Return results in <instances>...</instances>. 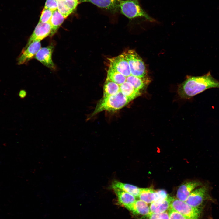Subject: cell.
Wrapping results in <instances>:
<instances>
[{
  "label": "cell",
  "mask_w": 219,
  "mask_h": 219,
  "mask_svg": "<svg viewBox=\"0 0 219 219\" xmlns=\"http://www.w3.org/2000/svg\"><path fill=\"white\" fill-rule=\"evenodd\" d=\"M212 88H219V81L214 78L209 71L201 76L188 78L179 85L178 92L181 97L189 99Z\"/></svg>",
  "instance_id": "1"
},
{
  "label": "cell",
  "mask_w": 219,
  "mask_h": 219,
  "mask_svg": "<svg viewBox=\"0 0 219 219\" xmlns=\"http://www.w3.org/2000/svg\"><path fill=\"white\" fill-rule=\"evenodd\" d=\"M130 101L120 91L117 93L103 98L97 103L90 118L103 111H115L127 105Z\"/></svg>",
  "instance_id": "2"
},
{
  "label": "cell",
  "mask_w": 219,
  "mask_h": 219,
  "mask_svg": "<svg viewBox=\"0 0 219 219\" xmlns=\"http://www.w3.org/2000/svg\"><path fill=\"white\" fill-rule=\"evenodd\" d=\"M120 11L130 19L141 17L150 21H155L142 8L139 0H120Z\"/></svg>",
  "instance_id": "3"
},
{
  "label": "cell",
  "mask_w": 219,
  "mask_h": 219,
  "mask_svg": "<svg viewBox=\"0 0 219 219\" xmlns=\"http://www.w3.org/2000/svg\"><path fill=\"white\" fill-rule=\"evenodd\" d=\"M129 65L131 75L139 77H144L147 74V70L141 58L133 50L123 53Z\"/></svg>",
  "instance_id": "4"
},
{
  "label": "cell",
  "mask_w": 219,
  "mask_h": 219,
  "mask_svg": "<svg viewBox=\"0 0 219 219\" xmlns=\"http://www.w3.org/2000/svg\"><path fill=\"white\" fill-rule=\"evenodd\" d=\"M170 208L178 212L188 219H199L202 210L193 207L178 199L172 198Z\"/></svg>",
  "instance_id": "5"
},
{
  "label": "cell",
  "mask_w": 219,
  "mask_h": 219,
  "mask_svg": "<svg viewBox=\"0 0 219 219\" xmlns=\"http://www.w3.org/2000/svg\"><path fill=\"white\" fill-rule=\"evenodd\" d=\"M210 198L208 187L204 185L193 191L185 202L193 207L200 208L204 202Z\"/></svg>",
  "instance_id": "6"
},
{
  "label": "cell",
  "mask_w": 219,
  "mask_h": 219,
  "mask_svg": "<svg viewBox=\"0 0 219 219\" xmlns=\"http://www.w3.org/2000/svg\"><path fill=\"white\" fill-rule=\"evenodd\" d=\"M51 30V26L50 23L39 22L30 37L26 46L34 42H40L50 35Z\"/></svg>",
  "instance_id": "7"
},
{
  "label": "cell",
  "mask_w": 219,
  "mask_h": 219,
  "mask_svg": "<svg viewBox=\"0 0 219 219\" xmlns=\"http://www.w3.org/2000/svg\"><path fill=\"white\" fill-rule=\"evenodd\" d=\"M108 59L109 61V67L126 77L131 75L128 63L123 53L117 56Z\"/></svg>",
  "instance_id": "8"
},
{
  "label": "cell",
  "mask_w": 219,
  "mask_h": 219,
  "mask_svg": "<svg viewBox=\"0 0 219 219\" xmlns=\"http://www.w3.org/2000/svg\"><path fill=\"white\" fill-rule=\"evenodd\" d=\"M40 42L35 41L25 46L23 49L17 59V64L21 65L26 63L35 57L36 54L41 48Z\"/></svg>",
  "instance_id": "9"
},
{
  "label": "cell",
  "mask_w": 219,
  "mask_h": 219,
  "mask_svg": "<svg viewBox=\"0 0 219 219\" xmlns=\"http://www.w3.org/2000/svg\"><path fill=\"white\" fill-rule=\"evenodd\" d=\"M53 47L49 45L41 48L36 54L35 58L46 67L52 69L55 68L52 55Z\"/></svg>",
  "instance_id": "10"
},
{
  "label": "cell",
  "mask_w": 219,
  "mask_h": 219,
  "mask_svg": "<svg viewBox=\"0 0 219 219\" xmlns=\"http://www.w3.org/2000/svg\"><path fill=\"white\" fill-rule=\"evenodd\" d=\"M120 0H80L79 3L89 2L99 8L115 13L120 11Z\"/></svg>",
  "instance_id": "11"
},
{
  "label": "cell",
  "mask_w": 219,
  "mask_h": 219,
  "mask_svg": "<svg viewBox=\"0 0 219 219\" xmlns=\"http://www.w3.org/2000/svg\"><path fill=\"white\" fill-rule=\"evenodd\" d=\"M202 185V183L197 181H191L183 183L177 190L176 194L177 199L185 201L188 196L195 188Z\"/></svg>",
  "instance_id": "12"
},
{
  "label": "cell",
  "mask_w": 219,
  "mask_h": 219,
  "mask_svg": "<svg viewBox=\"0 0 219 219\" xmlns=\"http://www.w3.org/2000/svg\"><path fill=\"white\" fill-rule=\"evenodd\" d=\"M59 12L66 18L72 13L79 3L77 0H57Z\"/></svg>",
  "instance_id": "13"
},
{
  "label": "cell",
  "mask_w": 219,
  "mask_h": 219,
  "mask_svg": "<svg viewBox=\"0 0 219 219\" xmlns=\"http://www.w3.org/2000/svg\"><path fill=\"white\" fill-rule=\"evenodd\" d=\"M116 194L120 204L129 210L136 201L132 195L118 188L113 189Z\"/></svg>",
  "instance_id": "14"
},
{
  "label": "cell",
  "mask_w": 219,
  "mask_h": 219,
  "mask_svg": "<svg viewBox=\"0 0 219 219\" xmlns=\"http://www.w3.org/2000/svg\"><path fill=\"white\" fill-rule=\"evenodd\" d=\"M129 210L134 214L143 218L148 217L151 214L148 204L140 200H136Z\"/></svg>",
  "instance_id": "15"
},
{
  "label": "cell",
  "mask_w": 219,
  "mask_h": 219,
  "mask_svg": "<svg viewBox=\"0 0 219 219\" xmlns=\"http://www.w3.org/2000/svg\"><path fill=\"white\" fill-rule=\"evenodd\" d=\"M172 198L168 196L164 200L151 203L149 207L151 213L160 214L166 212L170 208Z\"/></svg>",
  "instance_id": "16"
},
{
  "label": "cell",
  "mask_w": 219,
  "mask_h": 219,
  "mask_svg": "<svg viewBox=\"0 0 219 219\" xmlns=\"http://www.w3.org/2000/svg\"><path fill=\"white\" fill-rule=\"evenodd\" d=\"M120 91L130 101L141 95L140 90L135 88L130 82L126 81L120 85Z\"/></svg>",
  "instance_id": "17"
},
{
  "label": "cell",
  "mask_w": 219,
  "mask_h": 219,
  "mask_svg": "<svg viewBox=\"0 0 219 219\" xmlns=\"http://www.w3.org/2000/svg\"><path fill=\"white\" fill-rule=\"evenodd\" d=\"M111 186L113 189H119L132 195L136 197H138L140 193V188L132 185L123 183L117 181L113 182Z\"/></svg>",
  "instance_id": "18"
},
{
  "label": "cell",
  "mask_w": 219,
  "mask_h": 219,
  "mask_svg": "<svg viewBox=\"0 0 219 219\" xmlns=\"http://www.w3.org/2000/svg\"><path fill=\"white\" fill-rule=\"evenodd\" d=\"M65 19L57 9L53 11L50 22L51 26L50 36H52L55 33Z\"/></svg>",
  "instance_id": "19"
},
{
  "label": "cell",
  "mask_w": 219,
  "mask_h": 219,
  "mask_svg": "<svg viewBox=\"0 0 219 219\" xmlns=\"http://www.w3.org/2000/svg\"><path fill=\"white\" fill-rule=\"evenodd\" d=\"M120 91V85L107 78L103 86V97L115 95Z\"/></svg>",
  "instance_id": "20"
},
{
  "label": "cell",
  "mask_w": 219,
  "mask_h": 219,
  "mask_svg": "<svg viewBox=\"0 0 219 219\" xmlns=\"http://www.w3.org/2000/svg\"><path fill=\"white\" fill-rule=\"evenodd\" d=\"M155 190L151 187L140 188L138 197L147 204L151 203L155 201Z\"/></svg>",
  "instance_id": "21"
},
{
  "label": "cell",
  "mask_w": 219,
  "mask_h": 219,
  "mask_svg": "<svg viewBox=\"0 0 219 219\" xmlns=\"http://www.w3.org/2000/svg\"><path fill=\"white\" fill-rule=\"evenodd\" d=\"M145 77H139L131 75L127 77L126 81L130 82L135 88L140 90L145 88L148 83L149 80Z\"/></svg>",
  "instance_id": "22"
},
{
  "label": "cell",
  "mask_w": 219,
  "mask_h": 219,
  "mask_svg": "<svg viewBox=\"0 0 219 219\" xmlns=\"http://www.w3.org/2000/svg\"><path fill=\"white\" fill-rule=\"evenodd\" d=\"M107 78L120 85L126 81L127 78L126 77L109 66L107 71Z\"/></svg>",
  "instance_id": "23"
},
{
  "label": "cell",
  "mask_w": 219,
  "mask_h": 219,
  "mask_svg": "<svg viewBox=\"0 0 219 219\" xmlns=\"http://www.w3.org/2000/svg\"><path fill=\"white\" fill-rule=\"evenodd\" d=\"M53 11L49 9L44 8L42 11L39 22L50 23Z\"/></svg>",
  "instance_id": "24"
},
{
  "label": "cell",
  "mask_w": 219,
  "mask_h": 219,
  "mask_svg": "<svg viewBox=\"0 0 219 219\" xmlns=\"http://www.w3.org/2000/svg\"><path fill=\"white\" fill-rule=\"evenodd\" d=\"M148 219H169L168 212L167 211L160 214L151 213L148 217Z\"/></svg>",
  "instance_id": "25"
},
{
  "label": "cell",
  "mask_w": 219,
  "mask_h": 219,
  "mask_svg": "<svg viewBox=\"0 0 219 219\" xmlns=\"http://www.w3.org/2000/svg\"><path fill=\"white\" fill-rule=\"evenodd\" d=\"M168 213L169 216V219H188L178 212L170 208Z\"/></svg>",
  "instance_id": "26"
},
{
  "label": "cell",
  "mask_w": 219,
  "mask_h": 219,
  "mask_svg": "<svg viewBox=\"0 0 219 219\" xmlns=\"http://www.w3.org/2000/svg\"><path fill=\"white\" fill-rule=\"evenodd\" d=\"M44 8L49 9L53 11L57 9V0H46Z\"/></svg>",
  "instance_id": "27"
},
{
  "label": "cell",
  "mask_w": 219,
  "mask_h": 219,
  "mask_svg": "<svg viewBox=\"0 0 219 219\" xmlns=\"http://www.w3.org/2000/svg\"><path fill=\"white\" fill-rule=\"evenodd\" d=\"M27 95V92L24 89L20 90L18 93V96L19 98L21 99L25 98L26 96Z\"/></svg>",
  "instance_id": "28"
},
{
  "label": "cell",
  "mask_w": 219,
  "mask_h": 219,
  "mask_svg": "<svg viewBox=\"0 0 219 219\" xmlns=\"http://www.w3.org/2000/svg\"><path fill=\"white\" fill-rule=\"evenodd\" d=\"M78 0V2H79L80 0Z\"/></svg>",
  "instance_id": "29"
}]
</instances>
